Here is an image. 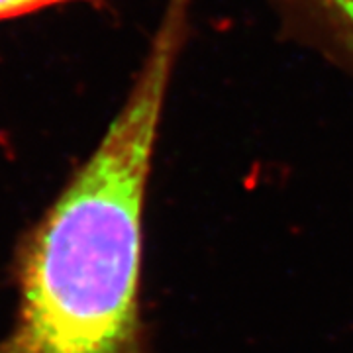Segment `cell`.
Returning a JSON list of instances; mask_svg holds the SVG:
<instances>
[{"label":"cell","instance_id":"cell-1","mask_svg":"<svg viewBox=\"0 0 353 353\" xmlns=\"http://www.w3.org/2000/svg\"><path fill=\"white\" fill-rule=\"evenodd\" d=\"M192 0H167L138 77L97 148L16 252L0 353H155L141 310L143 218Z\"/></svg>","mask_w":353,"mask_h":353},{"label":"cell","instance_id":"cell-2","mask_svg":"<svg viewBox=\"0 0 353 353\" xmlns=\"http://www.w3.org/2000/svg\"><path fill=\"white\" fill-rule=\"evenodd\" d=\"M73 2H101V0H0V22L24 18L30 14L50 10L55 6H65Z\"/></svg>","mask_w":353,"mask_h":353},{"label":"cell","instance_id":"cell-3","mask_svg":"<svg viewBox=\"0 0 353 353\" xmlns=\"http://www.w3.org/2000/svg\"><path fill=\"white\" fill-rule=\"evenodd\" d=\"M332 12L340 18L353 36V0H322Z\"/></svg>","mask_w":353,"mask_h":353}]
</instances>
